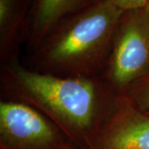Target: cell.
<instances>
[{
  "label": "cell",
  "mask_w": 149,
  "mask_h": 149,
  "mask_svg": "<svg viewBox=\"0 0 149 149\" xmlns=\"http://www.w3.org/2000/svg\"><path fill=\"white\" fill-rule=\"evenodd\" d=\"M71 142L50 118L22 101L0 103V149H66Z\"/></svg>",
  "instance_id": "obj_4"
},
{
  "label": "cell",
  "mask_w": 149,
  "mask_h": 149,
  "mask_svg": "<svg viewBox=\"0 0 149 149\" xmlns=\"http://www.w3.org/2000/svg\"><path fill=\"white\" fill-rule=\"evenodd\" d=\"M100 0H36L30 25V38L40 46L48 34L67 17Z\"/></svg>",
  "instance_id": "obj_6"
},
{
  "label": "cell",
  "mask_w": 149,
  "mask_h": 149,
  "mask_svg": "<svg viewBox=\"0 0 149 149\" xmlns=\"http://www.w3.org/2000/svg\"><path fill=\"white\" fill-rule=\"evenodd\" d=\"M66 149H93L90 148H80V147H76V146H74L73 144H70V146H68Z\"/></svg>",
  "instance_id": "obj_10"
},
{
  "label": "cell",
  "mask_w": 149,
  "mask_h": 149,
  "mask_svg": "<svg viewBox=\"0 0 149 149\" xmlns=\"http://www.w3.org/2000/svg\"><path fill=\"white\" fill-rule=\"evenodd\" d=\"M8 74L15 95L50 118L80 148H91L119 97L98 76H59L17 62L8 68Z\"/></svg>",
  "instance_id": "obj_1"
},
{
  "label": "cell",
  "mask_w": 149,
  "mask_h": 149,
  "mask_svg": "<svg viewBox=\"0 0 149 149\" xmlns=\"http://www.w3.org/2000/svg\"><path fill=\"white\" fill-rule=\"evenodd\" d=\"M123 13L109 0H100L65 18L40 45L37 60L42 72L97 76L104 69Z\"/></svg>",
  "instance_id": "obj_2"
},
{
  "label": "cell",
  "mask_w": 149,
  "mask_h": 149,
  "mask_svg": "<svg viewBox=\"0 0 149 149\" xmlns=\"http://www.w3.org/2000/svg\"><path fill=\"white\" fill-rule=\"evenodd\" d=\"M142 111L149 112V75L135 85L125 96Z\"/></svg>",
  "instance_id": "obj_8"
},
{
  "label": "cell",
  "mask_w": 149,
  "mask_h": 149,
  "mask_svg": "<svg viewBox=\"0 0 149 149\" xmlns=\"http://www.w3.org/2000/svg\"><path fill=\"white\" fill-rule=\"evenodd\" d=\"M145 9H146V10H147V12H148V13H149V2L148 3V4L145 6Z\"/></svg>",
  "instance_id": "obj_11"
},
{
  "label": "cell",
  "mask_w": 149,
  "mask_h": 149,
  "mask_svg": "<svg viewBox=\"0 0 149 149\" xmlns=\"http://www.w3.org/2000/svg\"><path fill=\"white\" fill-rule=\"evenodd\" d=\"M118 8L123 11L143 8L148 4L149 0H109Z\"/></svg>",
  "instance_id": "obj_9"
},
{
  "label": "cell",
  "mask_w": 149,
  "mask_h": 149,
  "mask_svg": "<svg viewBox=\"0 0 149 149\" xmlns=\"http://www.w3.org/2000/svg\"><path fill=\"white\" fill-rule=\"evenodd\" d=\"M104 72L103 80L119 97L149 75V13L145 8L124 11Z\"/></svg>",
  "instance_id": "obj_3"
},
{
  "label": "cell",
  "mask_w": 149,
  "mask_h": 149,
  "mask_svg": "<svg viewBox=\"0 0 149 149\" xmlns=\"http://www.w3.org/2000/svg\"><path fill=\"white\" fill-rule=\"evenodd\" d=\"M93 149H149V114L118 97L93 140Z\"/></svg>",
  "instance_id": "obj_5"
},
{
  "label": "cell",
  "mask_w": 149,
  "mask_h": 149,
  "mask_svg": "<svg viewBox=\"0 0 149 149\" xmlns=\"http://www.w3.org/2000/svg\"><path fill=\"white\" fill-rule=\"evenodd\" d=\"M21 8L17 0H0V30L2 42L6 43L17 31L22 16Z\"/></svg>",
  "instance_id": "obj_7"
}]
</instances>
